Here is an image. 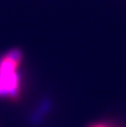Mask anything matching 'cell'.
Wrapping results in <instances>:
<instances>
[{
  "instance_id": "6da1fadb",
  "label": "cell",
  "mask_w": 126,
  "mask_h": 127,
  "mask_svg": "<svg viewBox=\"0 0 126 127\" xmlns=\"http://www.w3.org/2000/svg\"><path fill=\"white\" fill-rule=\"evenodd\" d=\"M23 52L14 48L0 55V99L17 100L22 91L23 80L21 68Z\"/></svg>"
},
{
  "instance_id": "7a4b0ae2",
  "label": "cell",
  "mask_w": 126,
  "mask_h": 127,
  "mask_svg": "<svg viewBox=\"0 0 126 127\" xmlns=\"http://www.w3.org/2000/svg\"><path fill=\"white\" fill-rule=\"evenodd\" d=\"M87 127H124L120 122L114 121H99L88 124Z\"/></svg>"
}]
</instances>
